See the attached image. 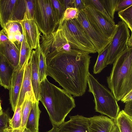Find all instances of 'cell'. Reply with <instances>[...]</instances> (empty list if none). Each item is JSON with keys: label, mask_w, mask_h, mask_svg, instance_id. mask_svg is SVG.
<instances>
[{"label": "cell", "mask_w": 132, "mask_h": 132, "mask_svg": "<svg viewBox=\"0 0 132 132\" xmlns=\"http://www.w3.org/2000/svg\"><path fill=\"white\" fill-rule=\"evenodd\" d=\"M46 57L47 76L51 77L73 97L84 94L91 57L89 53L78 50Z\"/></svg>", "instance_id": "obj_1"}, {"label": "cell", "mask_w": 132, "mask_h": 132, "mask_svg": "<svg viewBox=\"0 0 132 132\" xmlns=\"http://www.w3.org/2000/svg\"><path fill=\"white\" fill-rule=\"evenodd\" d=\"M39 96L53 126L59 127L76 106L72 95L51 83L47 77L40 82Z\"/></svg>", "instance_id": "obj_2"}, {"label": "cell", "mask_w": 132, "mask_h": 132, "mask_svg": "<svg viewBox=\"0 0 132 132\" xmlns=\"http://www.w3.org/2000/svg\"><path fill=\"white\" fill-rule=\"evenodd\" d=\"M108 86L117 101L132 90V48L127 46L113 63Z\"/></svg>", "instance_id": "obj_3"}, {"label": "cell", "mask_w": 132, "mask_h": 132, "mask_svg": "<svg viewBox=\"0 0 132 132\" xmlns=\"http://www.w3.org/2000/svg\"><path fill=\"white\" fill-rule=\"evenodd\" d=\"M88 91L94 97L95 111L115 120L119 112L117 101L112 92L89 72L87 78Z\"/></svg>", "instance_id": "obj_4"}, {"label": "cell", "mask_w": 132, "mask_h": 132, "mask_svg": "<svg viewBox=\"0 0 132 132\" xmlns=\"http://www.w3.org/2000/svg\"><path fill=\"white\" fill-rule=\"evenodd\" d=\"M34 0H0V25L5 29L10 21L20 22L25 14L29 19L33 18Z\"/></svg>", "instance_id": "obj_5"}, {"label": "cell", "mask_w": 132, "mask_h": 132, "mask_svg": "<svg viewBox=\"0 0 132 132\" xmlns=\"http://www.w3.org/2000/svg\"><path fill=\"white\" fill-rule=\"evenodd\" d=\"M33 19L43 35L47 36L55 30L57 22L50 0H34Z\"/></svg>", "instance_id": "obj_6"}, {"label": "cell", "mask_w": 132, "mask_h": 132, "mask_svg": "<svg viewBox=\"0 0 132 132\" xmlns=\"http://www.w3.org/2000/svg\"><path fill=\"white\" fill-rule=\"evenodd\" d=\"M78 11V17L75 19L83 29L99 54L109 44L111 40L105 37L86 9Z\"/></svg>", "instance_id": "obj_7"}, {"label": "cell", "mask_w": 132, "mask_h": 132, "mask_svg": "<svg viewBox=\"0 0 132 132\" xmlns=\"http://www.w3.org/2000/svg\"><path fill=\"white\" fill-rule=\"evenodd\" d=\"M117 27L110 43L107 65L113 63L117 57L128 46L130 31L127 25L121 21L116 24Z\"/></svg>", "instance_id": "obj_8"}, {"label": "cell", "mask_w": 132, "mask_h": 132, "mask_svg": "<svg viewBox=\"0 0 132 132\" xmlns=\"http://www.w3.org/2000/svg\"><path fill=\"white\" fill-rule=\"evenodd\" d=\"M71 34L82 48L89 54L96 53L95 49L83 29L75 19L64 21Z\"/></svg>", "instance_id": "obj_9"}, {"label": "cell", "mask_w": 132, "mask_h": 132, "mask_svg": "<svg viewBox=\"0 0 132 132\" xmlns=\"http://www.w3.org/2000/svg\"><path fill=\"white\" fill-rule=\"evenodd\" d=\"M23 34L29 48L35 50L40 44V33L33 19H28L24 16V19L20 21Z\"/></svg>", "instance_id": "obj_10"}, {"label": "cell", "mask_w": 132, "mask_h": 132, "mask_svg": "<svg viewBox=\"0 0 132 132\" xmlns=\"http://www.w3.org/2000/svg\"><path fill=\"white\" fill-rule=\"evenodd\" d=\"M27 62L22 68L18 65L15 68L12 75L9 90L10 101L12 110L14 112L17 105L23 79L24 68Z\"/></svg>", "instance_id": "obj_11"}, {"label": "cell", "mask_w": 132, "mask_h": 132, "mask_svg": "<svg viewBox=\"0 0 132 132\" xmlns=\"http://www.w3.org/2000/svg\"><path fill=\"white\" fill-rule=\"evenodd\" d=\"M86 9L105 37L111 40L115 34L116 24L109 21L99 12L89 6Z\"/></svg>", "instance_id": "obj_12"}, {"label": "cell", "mask_w": 132, "mask_h": 132, "mask_svg": "<svg viewBox=\"0 0 132 132\" xmlns=\"http://www.w3.org/2000/svg\"><path fill=\"white\" fill-rule=\"evenodd\" d=\"M59 132H89L88 118L79 115L70 116L59 127Z\"/></svg>", "instance_id": "obj_13"}, {"label": "cell", "mask_w": 132, "mask_h": 132, "mask_svg": "<svg viewBox=\"0 0 132 132\" xmlns=\"http://www.w3.org/2000/svg\"><path fill=\"white\" fill-rule=\"evenodd\" d=\"M114 122L108 117L95 116L88 118L89 132H110Z\"/></svg>", "instance_id": "obj_14"}, {"label": "cell", "mask_w": 132, "mask_h": 132, "mask_svg": "<svg viewBox=\"0 0 132 132\" xmlns=\"http://www.w3.org/2000/svg\"><path fill=\"white\" fill-rule=\"evenodd\" d=\"M0 52L14 68L18 66L20 51L13 42L10 40L0 43Z\"/></svg>", "instance_id": "obj_15"}, {"label": "cell", "mask_w": 132, "mask_h": 132, "mask_svg": "<svg viewBox=\"0 0 132 132\" xmlns=\"http://www.w3.org/2000/svg\"><path fill=\"white\" fill-rule=\"evenodd\" d=\"M29 60L31 63V76L33 90L37 101H39L40 82L38 68V57L36 50H32Z\"/></svg>", "instance_id": "obj_16"}, {"label": "cell", "mask_w": 132, "mask_h": 132, "mask_svg": "<svg viewBox=\"0 0 132 132\" xmlns=\"http://www.w3.org/2000/svg\"><path fill=\"white\" fill-rule=\"evenodd\" d=\"M27 92L30 93L35 95L32 84L31 63L29 59L27 62L25 66L21 86L16 106L22 105L25 94Z\"/></svg>", "instance_id": "obj_17"}, {"label": "cell", "mask_w": 132, "mask_h": 132, "mask_svg": "<svg viewBox=\"0 0 132 132\" xmlns=\"http://www.w3.org/2000/svg\"><path fill=\"white\" fill-rule=\"evenodd\" d=\"M13 67L0 52V85L9 89Z\"/></svg>", "instance_id": "obj_18"}, {"label": "cell", "mask_w": 132, "mask_h": 132, "mask_svg": "<svg viewBox=\"0 0 132 132\" xmlns=\"http://www.w3.org/2000/svg\"><path fill=\"white\" fill-rule=\"evenodd\" d=\"M39 101L33 102L26 124V128L32 132H39V121L41 111Z\"/></svg>", "instance_id": "obj_19"}, {"label": "cell", "mask_w": 132, "mask_h": 132, "mask_svg": "<svg viewBox=\"0 0 132 132\" xmlns=\"http://www.w3.org/2000/svg\"><path fill=\"white\" fill-rule=\"evenodd\" d=\"M36 101L34 95L29 92L26 93L22 107L21 124L20 127L19 129L23 130L25 128L33 103Z\"/></svg>", "instance_id": "obj_20"}, {"label": "cell", "mask_w": 132, "mask_h": 132, "mask_svg": "<svg viewBox=\"0 0 132 132\" xmlns=\"http://www.w3.org/2000/svg\"><path fill=\"white\" fill-rule=\"evenodd\" d=\"M114 121L117 125L120 132H132V117L125 113L123 110L119 112Z\"/></svg>", "instance_id": "obj_21"}, {"label": "cell", "mask_w": 132, "mask_h": 132, "mask_svg": "<svg viewBox=\"0 0 132 132\" xmlns=\"http://www.w3.org/2000/svg\"><path fill=\"white\" fill-rule=\"evenodd\" d=\"M110 43L103 50L98 54L93 68L94 74L100 73L104 68L107 67Z\"/></svg>", "instance_id": "obj_22"}, {"label": "cell", "mask_w": 132, "mask_h": 132, "mask_svg": "<svg viewBox=\"0 0 132 132\" xmlns=\"http://www.w3.org/2000/svg\"><path fill=\"white\" fill-rule=\"evenodd\" d=\"M38 57V68L40 82L47 77L46 57L42 51L40 44L36 49Z\"/></svg>", "instance_id": "obj_23"}, {"label": "cell", "mask_w": 132, "mask_h": 132, "mask_svg": "<svg viewBox=\"0 0 132 132\" xmlns=\"http://www.w3.org/2000/svg\"><path fill=\"white\" fill-rule=\"evenodd\" d=\"M18 47L20 51V58L19 66L22 68L29 60L32 50L29 48L24 36L21 44Z\"/></svg>", "instance_id": "obj_24"}, {"label": "cell", "mask_w": 132, "mask_h": 132, "mask_svg": "<svg viewBox=\"0 0 132 132\" xmlns=\"http://www.w3.org/2000/svg\"><path fill=\"white\" fill-rule=\"evenodd\" d=\"M87 6H89L97 11L106 19L114 24V20L112 19L109 15L103 5L99 0H85Z\"/></svg>", "instance_id": "obj_25"}, {"label": "cell", "mask_w": 132, "mask_h": 132, "mask_svg": "<svg viewBox=\"0 0 132 132\" xmlns=\"http://www.w3.org/2000/svg\"><path fill=\"white\" fill-rule=\"evenodd\" d=\"M5 29L7 32L9 39L10 40L15 34L23 33L22 27L20 22L19 21H9L6 24Z\"/></svg>", "instance_id": "obj_26"}, {"label": "cell", "mask_w": 132, "mask_h": 132, "mask_svg": "<svg viewBox=\"0 0 132 132\" xmlns=\"http://www.w3.org/2000/svg\"><path fill=\"white\" fill-rule=\"evenodd\" d=\"M120 0H99L109 15L113 20L117 7Z\"/></svg>", "instance_id": "obj_27"}, {"label": "cell", "mask_w": 132, "mask_h": 132, "mask_svg": "<svg viewBox=\"0 0 132 132\" xmlns=\"http://www.w3.org/2000/svg\"><path fill=\"white\" fill-rule=\"evenodd\" d=\"M119 17L127 26L130 31H132V5L118 12Z\"/></svg>", "instance_id": "obj_28"}, {"label": "cell", "mask_w": 132, "mask_h": 132, "mask_svg": "<svg viewBox=\"0 0 132 132\" xmlns=\"http://www.w3.org/2000/svg\"><path fill=\"white\" fill-rule=\"evenodd\" d=\"M50 1L56 21L59 24L65 10L59 0H50Z\"/></svg>", "instance_id": "obj_29"}, {"label": "cell", "mask_w": 132, "mask_h": 132, "mask_svg": "<svg viewBox=\"0 0 132 132\" xmlns=\"http://www.w3.org/2000/svg\"><path fill=\"white\" fill-rule=\"evenodd\" d=\"M78 11L77 9L73 7L67 8L64 12L59 25H62L65 21L76 19L78 17Z\"/></svg>", "instance_id": "obj_30"}, {"label": "cell", "mask_w": 132, "mask_h": 132, "mask_svg": "<svg viewBox=\"0 0 132 132\" xmlns=\"http://www.w3.org/2000/svg\"><path fill=\"white\" fill-rule=\"evenodd\" d=\"M10 119L8 112H3V114L0 116V132H3L8 127V124Z\"/></svg>", "instance_id": "obj_31"}, {"label": "cell", "mask_w": 132, "mask_h": 132, "mask_svg": "<svg viewBox=\"0 0 132 132\" xmlns=\"http://www.w3.org/2000/svg\"><path fill=\"white\" fill-rule=\"evenodd\" d=\"M132 5V0H120L117 7L116 12H119Z\"/></svg>", "instance_id": "obj_32"}, {"label": "cell", "mask_w": 132, "mask_h": 132, "mask_svg": "<svg viewBox=\"0 0 132 132\" xmlns=\"http://www.w3.org/2000/svg\"><path fill=\"white\" fill-rule=\"evenodd\" d=\"M86 7L85 0H73L72 7L80 11L85 10Z\"/></svg>", "instance_id": "obj_33"}, {"label": "cell", "mask_w": 132, "mask_h": 132, "mask_svg": "<svg viewBox=\"0 0 132 132\" xmlns=\"http://www.w3.org/2000/svg\"><path fill=\"white\" fill-rule=\"evenodd\" d=\"M123 110L126 114L132 117V101L125 103V108Z\"/></svg>", "instance_id": "obj_34"}, {"label": "cell", "mask_w": 132, "mask_h": 132, "mask_svg": "<svg viewBox=\"0 0 132 132\" xmlns=\"http://www.w3.org/2000/svg\"><path fill=\"white\" fill-rule=\"evenodd\" d=\"M10 40L6 30L2 29L0 31V43Z\"/></svg>", "instance_id": "obj_35"}, {"label": "cell", "mask_w": 132, "mask_h": 132, "mask_svg": "<svg viewBox=\"0 0 132 132\" xmlns=\"http://www.w3.org/2000/svg\"><path fill=\"white\" fill-rule=\"evenodd\" d=\"M64 10L67 8L72 7L73 0H59Z\"/></svg>", "instance_id": "obj_36"}, {"label": "cell", "mask_w": 132, "mask_h": 132, "mask_svg": "<svg viewBox=\"0 0 132 132\" xmlns=\"http://www.w3.org/2000/svg\"><path fill=\"white\" fill-rule=\"evenodd\" d=\"M120 100L124 103L132 101V90L127 93Z\"/></svg>", "instance_id": "obj_37"}, {"label": "cell", "mask_w": 132, "mask_h": 132, "mask_svg": "<svg viewBox=\"0 0 132 132\" xmlns=\"http://www.w3.org/2000/svg\"><path fill=\"white\" fill-rule=\"evenodd\" d=\"M12 129L13 132H32L26 128L23 130L19 128Z\"/></svg>", "instance_id": "obj_38"}, {"label": "cell", "mask_w": 132, "mask_h": 132, "mask_svg": "<svg viewBox=\"0 0 132 132\" xmlns=\"http://www.w3.org/2000/svg\"><path fill=\"white\" fill-rule=\"evenodd\" d=\"M110 132H120V131L117 125L114 122Z\"/></svg>", "instance_id": "obj_39"}, {"label": "cell", "mask_w": 132, "mask_h": 132, "mask_svg": "<svg viewBox=\"0 0 132 132\" xmlns=\"http://www.w3.org/2000/svg\"><path fill=\"white\" fill-rule=\"evenodd\" d=\"M127 45L128 47L132 48V35L131 34L128 40Z\"/></svg>", "instance_id": "obj_40"}, {"label": "cell", "mask_w": 132, "mask_h": 132, "mask_svg": "<svg viewBox=\"0 0 132 132\" xmlns=\"http://www.w3.org/2000/svg\"><path fill=\"white\" fill-rule=\"evenodd\" d=\"M46 132H59V127L53 126V127L51 129Z\"/></svg>", "instance_id": "obj_41"}, {"label": "cell", "mask_w": 132, "mask_h": 132, "mask_svg": "<svg viewBox=\"0 0 132 132\" xmlns=\"http://www.w3.org/2000/svg\"><path fill=\"white\" fill-rule=\"evenodd\" d=\"M3 132H13L12 128L9 126L4 130Z\"/></svg>", "instance_id": "obj_42"}, {"label": "cell", "mask_w": 132, "mask_h": 132, "mask_svg": "<svg viewBox=\"0 0 132 132\" xmlns=\"http://www.w3.org/2000/svg\"><path fill=\"white\" fill-rule=\"evenodd\" d=\"M1 101L0 98V116L2 115L3 113V111L1 107Z\"/></svg>", "instance_id": "obj_43"}]
</instances>
